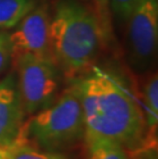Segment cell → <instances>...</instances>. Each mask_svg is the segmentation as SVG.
<instances>
[{"mask_svg": "<svg viewBox=\"0 0 158 159\" xmlns=\"http://www.w3.org/2000/svg\"><path fill=\"white\" fill-rule=\"evenodd\" d=\"M75 81L84 117L86 147L110 142L132 152L147 149L144 112L121 77L93 66Z\"/></svg>", "mask_w": 158, "mask_h": 159, "instance_id": "6da1fadb", "label": "cell"}, {"mask_svg": "<svg viewBox=\"0 0 158 159\" xmlns=\"http://www.w3.org/2000/svg\"><path fill=\"white\" fill-rule=\"evenodd\" d=\"M49 47L64 76L75 80L85 75L104 47L92 9L77 0H60L50 19Z\"/></svg>", "mask_w": 158, "mask_h": 159, "instance_id": "7a4b0ae2", "label": "cell"}, {"mask_svg": "<svg viewBox=\"0 0 158 159\" xmlns=\"http://www.w3.org/2000/svg\"><path fill=\"white\" fill-rule=\"evenodd\" d=\"M84 140V117L76 81L48 107L24 122L16 143L50 152H66Z\"/></svg>", "mask_w": 158, "mask_h": 159, "instance_id": "3957f363", "label": "cell"}, {"mask_svg": "<svg viewBox=\"0 0 158 159\" xmlns=\"http://www.w3.org/2000/svg\"><path fill=\"white\" fill-rule=\"evenodd\" d=\"M13 63L25 113L33 115L48 107L56 99L60 89V70L53 61L23 55Z\"/></svg>", "mask_w": 158, "mask_h": 159, "instance_id": "277c9868", "label": "cell"}, {"mask_svg": "<svg viewBox=\"0 0 158 159\" xmlns=\"http://www.w3.org/2000/svg\"><path fill=\"white\" fill-rule=\"evenodd\" d=\"M125 23L130 65L137 70H147L157 50L158 0H138Z\"/></svg>", "mask_w": 158, "mask_h": 159, "instance_id": "5b68a950", "label": "cell"}, {"mask_svg": "<svg viewBox=\"0 0 158 159\" xmlns=\"http://www.w3.org/2000/svg\"><path fill=\"white\" fill-rule=\"evenodd\" d=\"M50 19L47 5H36L15 27L16 30L9 34L12 62L23 55L52 60L49 47Z\"/></svg>", "mask_w": 158, "mask_h": 159, "instance_id": "8992f818", "label": "cell"}, {"mask_svg": "<svg viewBox=\"0 0 158 159\" xmlns=\"http://www.w3.org/2000/svg\"><path fill=\"white\" fill-rule=\"evenodd\" d=\"M25 115L16 76L9 74L0 81V146L8 148L16 143Z\"/></svg>", "mask_w": 158, "mask_h": 159, "instance_id": "52a82bcc", "label": "cell"}, {"mask_svg": "<svg viewBox=\"0 0 158 159\" xmlns=\"http://www.w3.org/2000/svg\"><path fill=\"white\" fill-rule=\"evenodd\" d=\"M143 100L145 106L146 148H156L158 121V78L153 73L148 77L143 86Z\"/></svg>", "mask_w": 158, "mask_h": 159, "instance_id": "ba28073f", "label": "cell"}, {"mask_svg": "<svg viewBox=\"0 0 158 159\" xmlns=\"http://www.w3.org/2000/svg\"><path fill=\"white\" fill-rule=\"evenodd\" d=\"M36 6V0H0V29H11Z\"/></svg>", "mask_w": 158, "mask_h": 159, "instance_id": "9c48e42d", "label": "cell"}, {"mask_svg": "<svg viewBox=\"0 0 158 159\" xmlns=\"http://www.w3.org/2000/svg\"><path fill=\"white\" fill-rule=\"evenodd\" d=\"M93 8L99 24L104 46L108 45L113 39V16L111 12V0H92Z\"/></svg>", "mask_w": 158, "mask_h": 159, "instance_id": "30bf717a", "label": "cell"}, {"mask_svg": "<svg viewBox=\"0 0 158 159\" xmlns=\"http://www.w3.org/2000/svg\"><path fill=\"white\" fill-rule=\"evenodd\" d=\"M7 159H70V157L65 152L45 151L18 142L8 147Z\"/></svg>", "mask_w": 158, "mask_h": 159, "instance_id": "8fae6325", "label": "cell"}, {"mask_svg": "<svg viewBox=\"0 0 158 159\" xmlns=\"http://www.w3.org/2000/svg\"><path fill=\"white\" fill-rule=\"evenodd\" d=\"M87 159H132L120 145L110 142H97L89 146Z\"/></svg>", "mask_w": 158, "mask_h": 159, "instance_id": "7c38bea8", "label": "cell"}, {"mask_svg": "<svg viewBox=\"0 0 158 159\" xmlns=\"http://www.w3.org/2000/svg\"><path fill=\"white\" fill-rule=\"evenodd\" d=\"M138 0H111V12L118 22H126Z\"/></svg>", "mask_w": 158, "mask_h": 159, "instance_id": "4fadbf2b", "label": "cell"}, {"mask_svg": "<svg viewBox=\"0 0 158 159\" xmlns=\"http://www.w3.org/2000/svg\"><path fill=\"white\" fill-rule=\"evenodd\" d=\"M11 62V43L9 34L0 31V74L7 69Z\"/></svg>", "mask_w": 158, "mask_h": 159, "instance_id": "5bb4252c", "label": "cell"}, {"mask_svg": "<svg viewBox=\"0 0 158 159\" xmlns=\"http://www.w3.org/2000/svg\"><path fill=\"white\" fill-rule=\"evenodd\" d=\"M133 159H157L156 148L141 149V150L132 152Z\"/></svg>", "mask_w": 158, "mask_h": 159, "instance_id": "9a60e30c", "label": "cell"}, {"mask_svg": "<svg viewBox=\"0 0 158 159\" xmlns=\"http://www.w3.org/2000/svg\"><path fill=\"white\" fill-rule=\"evenodd\" d=\"M8 157V148L0 146V159H7Z\"/></svg>", "mask_w": 158, "mask_h": 159, "instance_id": "2e32d148", "label": "cell"}]
</instances>
